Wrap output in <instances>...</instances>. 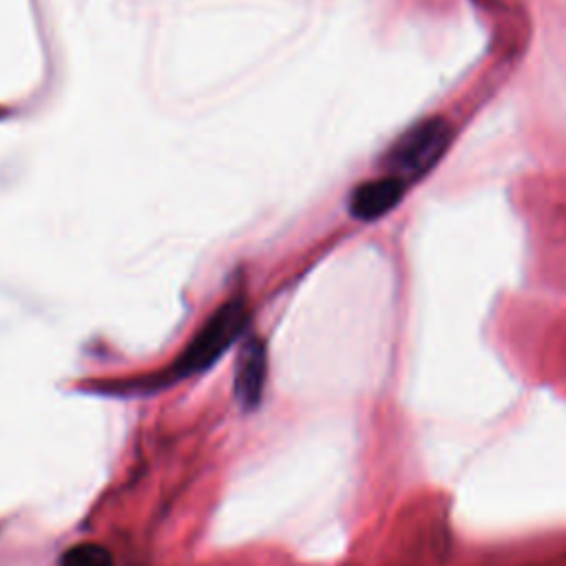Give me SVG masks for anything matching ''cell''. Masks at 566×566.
<instances>
[{
  "instance_id": "obj_5",
  "label": "cell",
  "mask_w": 566,
  "mask_h": 566,
  "mask_svg": "<svg viewBox=\"0 0 566 566\" xmlns=\"http://www.w3.org/2000/svg\"><path fill=\"white\" fill-rule=\"evenodd\" d=\"M57 566H115V557L104 544L80 542L62 553Z\"/></svg>"
},
{
  "instance_id": "obj_2",
  "label": "cell",
  "mask_w": 566,
  "mask_h": 566,
  "mask_svg": "<svg viewBox=\"0 0 566 566\" xmlns=\"http://www.w3.org/2000/svg\"><path fill=\"white\" fill-rule=\"evenodd\" d=\"M451 128L442 117H427L400 133L382 157L385 175L398 177L407 186L429 172L444 155Z\"/></svg>"
},
{
  "instance_id": "obj_1",
  "label": "cell",
  "mask_w": 566,
  "mask_h": 566,
  "mask_svg": "<svg viewBox=\"0 0 566 566\" xmlns=\"http://www.w3.org/2000/svg\"><path fill=\"white\" fill-rule=\"evenodd\" d=\"M248 321V305L241 296L219 305L159 380L175 382L212 367L234 345V340H239Z\"/></svg>"
},
{
  "instance_id": "obj_3",
  "label": "cell",
  "mask_w": 566,
  "mask_h": 566,
  "mask_svg": "<svg viewBox=\"0 0 566 566\" xmlns=\"http://www.w3.org/2000/svg\"><path fill=\"white\" fill-rule=\"evenodd\" d=\"M268 376V356L263 340L250 336L243 340L234 371V396L241 409L252 411L259 407Z\"/></svg>"
},
{
  "instance_id": "obj_4",
  "label": "cell",
  "mask_w": 566,
  "mask_h": 566,
  "mask_svg": "<svg viewBox=\"0 0 566 566\" xmlns=\"http://www.w3.org/2000/svg\"><path fill=\"white\" fill-rule=\"evenodd\" d=\"M407 184L398 177L382 175L358 184L349 195V212L360 221H374L398 206Z\"/></svg>"
}]
</instances>
